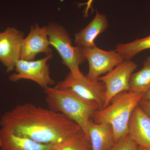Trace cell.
I'll list each match as a JSON object with an SVG mask.
<instances>
[{
	"mask_svg": "<svg viewBox=\"0 0 150 150\" xmlns=\"http://www.w3.org/2000/svg\"><path fill=\"white\" fill-rule=\"evenodd\" d=\"M130 90L134 93L145 94L150 90V56L145 59L143 67L131 75L129 82Z\"/></svg>",
	"mask_w": 150,
	"mask_h": 150,
	"instance_id": "obj_15",
	"label": "cell"
},
{
	"mask_svg": "<svg viewBox=\"0 0 150 150\" xmlns=\"http://www.w3.org/2000/svg\"><path fill=\"white\" fill-rule=\"evenodd\" d=\"M47 27L49 42L58 51L63 64L69 68L73 76H80L83 74L80 69V65L86 60L82 48L73 46L69 33L63 26L50 23Z\"/></svg>",
	"mask_w": 150,
	"mask_h": 150,
	"instance_id": "obj_4",
	"label": "cell"
},
{
	"mask_svg": "<svg viewBox=\"0 0 150 150\" xmlns=\"http://www.w3.org/2000/svg\"><path fill=\"white\" fill-rule=\"evenodd\" d=\"M88 134L92 150H107L115 143L113 129L110 124L96 123L91 119L88 123Z\"/></svg>",
	"mask_w": 150,
	"mask_h": 150,
	"instance_id": "obj_14",
	"label": "cell"
},
{
	"mask_svg": "<svg viewBox=\"0 0 150 150\" xmlns=\"http://www.w3.org/2000/svg\"><path fill=\"white\" fill-rule=\"evenodd\" d=\"M49 109L74 121L88 136V123L100 107L96 103L82 98L72 92L48 87L44 89Z\"/></svg>",
	"mask_w": 150,
	"mask_h": 150,
	"instance_id": "obj_2",
	"label": "cell"
},
{
	"mask_svg": "<svg viewBox=\"0 0 150 150\" xmlns=\"http://www.w3.org/2000/svg\"><path fill=\"white\" fill-rule=\"evenodd\" d=\"M109 23L107 17L97 11L93 19L88 25L75 35V43L81 48H92L96 46L94 40L100 33L108 28Z\"/></svg>",
	"mask_w": 150,
	"mask_h": 150,
	"instance_id": "obj_12",
	"label": "cell"
},
{
	"mask_svg": "<svg viewBox=\"0 0 150 150\" xmlns=\"http://www.w3.org/2000/svg\"><path fill=\"white\" fill-rule=\"evenodd\" d=\"M144 94L123 92L112 98L109 105L94 112L91 119L95 123L110 124L118 142L128 134V125L132 112Z\"/></svg>",
	"mask_w": 150,
	"mask_h": 150,
	"instance_id": "obj_3",
	"label": "cell"
},
{
	"mask_svg": "<svg viewBox=\"0 0 150 150\" xmlns=\"http://www.w3.org/2000/svg\"><path fill=\"white\" fill-rule=\"evenodd\" d=\"M142 99L150 100V90L146 93L145 94Z\"/></svg>",
	"mask_w": 150,
	"mask_h": 150,
	"instance_id": "obj_21",
	"label": "cell"
},
{
	"mask_svg": "<svg viewBox=\"0 0 150 150\" xmlns=\"http://www.w3.org/2000/svg\"><path fill=\"white\" fill-rule=\"evenodd\" d=\"M82 49L88 63V72L86 76L91 79L98 80L101 75L109 72L125 60L115 50L105 51L96 46Z\"/></svg>",
	"mask_w": 150,
	"mask_h": 150,
	"instance_id": "obj_8",
	"label": "cell"
},
{
	"mask_svg": "<svg viewBox=\"0 0 150 150\" xmlns=\"http://www.w3.org/2000/svg\"><path fill=\"white\" fill-rule=\"evenodd\" d=\"M0 125L17 136L44 144L60 143L81 129L62 113L31 103L17 105L6 112Z\"/></svg>",
	"mask_w": 150,
	"mask_h": 150,
	"instance_id": "obj_1",
	"label": "cell"
},
{
	"mask_svg": "<svg viewBox=\"0 0 150 150\" xmlns=\"http://www.w3.org/2000/svg\"><path fill=\"white\" fill-rule=\"evenodd\" d=\"M52 145L38 143L27 137L17 136L4 128L0 129L1 150H50Z\"/></svg>",
	"mask_w": 150,
	"mask_h": 150,
	"instance_id": "obj_13",
	"label": "cell"
},
{
	"mask_svg": "<svg viewBox=\"0 0 150 150\" xmlns=\"http://www.w3.org/2000/svg\"><path fill=\"white\" fill-rule=\"evenodd\" d=\"M50 150H92L88 136L82 129L64 140L53 144Z\"/></svg>",
	"mask_w": 150,
	"mask_h": 150,
	"instance_id": "obj_16",
	"label": "cell"
},
{
	"mask_svg": "<svg viewBox=\"0 0 150 150\" xmlns=\"http://www.w3.org/2000/svg\"><path fill=\"white\" fill-rule=\"evenodd\" d=\"M93 1V0H89L88 1V2L87 3H86V4H83L87 5L86 8V16H87L88 15V12L89 9L90 8L91 6V3Z\"/></svg>",
	"mask_w": 150,
	"mask_h": 150,
	"instance_id": "obj_20",
	"label": "cell"
},
{
	"mask_svg": "<svg viewBox=\"0 0 150 150\" xmlns=\"http://www.w3.org/2000/svg\"><path fill=\"white\" fill-rule=\"evenodd\" d=\"M149 49H150V35L129 43H118L115 50L124 60H131L140 52Z\"/></svg>",
	"mask_w": 150,
	"mask_h": 150,
	"instance_id": "obj_17",
	"label": "cell"
},
{
	"mask_svg": "<svg viewBox=\"0 0 150 150\" xmlns=\"http://www.w3.org/2000/svg\"><path fill=\"white\" fill-rule=\"evenodd\" d=\"M138 105L150 118V100L142 99Z\"/></svg>",
	"mask_w": 150,
	"mask_h": 150,
	"instance_id": "obj_19",
	"label": "cell"
},
{
	"mask_svg": "<svg viewBox=\"0 0 150 150\" xmlns=\"http://www.w3.org/2000/svg\"><path fill=\"white\" fill-rule=\"evenodd\" d=\"M53 54L37 61H26L20 59L16 63L15 69L16 73L10 76L13 82L22 79L30 80L37 83L43 89L53 85L55 81L50 75L48 61L52 59Z\"/></svg>",
	"mask_w": 150,
	"mask_h": 150,
	"instance_id": "obj_6",
	"label": "cell"
},
{
	"mask_svg": "<svg viewBox=\"0 0 150 150\" xmlns=\"http://www.w3.org/2000/svg\"><path fill=\"white\" fill-rule=\"evenodd\" d=\"M136 150H146L145 149H143V148L140 147L138 146V148H137V149Z\"/></svg>",
	"mask_w": 150,
	"mask_h": 150,
	"instance_id": "obj_22",
	"label": "cell"
},
{
	"mask_svg": "<svg viewBox=\"0 0 150 150\" xmlns=\"http://www.w3.org/2000/svg\"><path fill=\"white\" fill-rule=\"evenodd\" d=\"M128 134L138 146L150 150V118L139 105L129 120Z\"/></svg>",
	"mask_w": 150,
	"mask_h": 150,
	"instance_id": "obj_11",
	"label": "cell"
},
{
	"mask_svg": "<svg viewBox=\"0 0 150 150\" xmlns=\"http://www.w3.org/2000/svg\"><path fill=\"white\" fill-rule=\"evenodd\" d=\"M138 145L130 138L129 135L115 142L112 146L107 150H136Z\"/></svg>",
	"mask_w": 150,
	"mask_h": 150,
	"instance_id": "obj_18",
	"label": "cell"
},
{
	"mask_svg": "<svg viewBox=\"0 0 150 150\" xmlns=\"http://www.w3.org/2000/svg\"><path fill=\"white\" fill-rule=\"evenodd\" d=\"M137 67V63L132 60H124L110 72L98 79L104 83L106 88L103 108L107 107L112 98L118 94L129 91L130 78Z\"/></svg>",
	"mask_w": 150,
	"mask_h": 150,
	"instance_id": "obj_7",
	"label": "cell"
},
{
	"mask_svg": "<svg viewBox=\"0 0 150 150\" xmlns=\"http://www.w3.org/2000/svg\"><path fill=\"white\" fill-rule=\"evenodd\" d=\"M55 87L69 91L83 99L96 103L100 110L104 108L106 88L105 85L101 81L91 79L83 74L76 77L69 73Z\"/></svg>",
	"mask_w": 150,
	"mask_h": 150,
	"instance_id": "obj_5",
	"label": "cell"
},
{
	"mask_svg": "<svg viewBox=\"0 0 150 150\" xmlns=\"http://www.w3.org/2000/svg\"><path fill=\"white\" fill-rule=\"evenodd\" d=\"M24 34L13 27H8L0 32V62L6 68L7 71L15 69L20 59L22 42Z\"/></svg>",
	"mask_w": 150,
	"mask_h": 150,
	"instance_id": "obj_9",
	"label": "cell"
},
{
	"mask_svg": "<svg viewBox=\"0 0 150 150\" xmlns=\"http://www.w3.org/2000/svg\"><path fill=\"white\" fill-rule=\"evenodd\" d=\"M47 26L40 27L36 23L31 26L29 34L21 43L20 59L33 61L37 54H52L47 34Z\"/></svg>",
	"mask_w": 150,
	"mask_h": 150,
	"instance_id": "obj_10",
	"label": "cell"
}]
</instances>
